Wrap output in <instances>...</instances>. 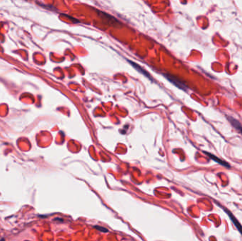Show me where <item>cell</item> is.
<instances>
[{"instance_id":"52a82bcc","label":"cell","mask_w":242,"mask_h":241,"mask_svg":"<svg viewBox=\"0 0 242 241\" xmlns=\"http://www.w3.org/2000/svg\"><path fill=\"white\" fill-rule=\"evenodd\" d=\"M0 241H5V240H4V238H1V240H0Z\"/></svg>"},{"instance_id":"6da1fadb","label":"cell","mask_w":242,"mask_h":241,"mask_svg":"<svg viewBox=\"0 0 242 241\" xmlns=\"http://www.w3.org/2000/svg\"><path fill=\"white\" fill-rule=\"evenodd\" d=\"M225 209V212H226V213H227V214H228V216H229V218H230L231 220L232 221V222L234 223V226H235L236 227V228H237V230L239 231V233H241V234L242 235V226L241 225V224H240V223L239 222V221H238L237 219H236L235 218V217L234 216V215H233L232 213H231L230 211H229V210H227V209Z\"/></svg>"},{"instance_id":"277c9868","label":"cell","mask_w":242,"mask_h":241,"mask_svg":"<svg viewBox=\"0 0 242 241\" xmlns=\"http://www.w3.org/2000/svg\"><path fill=\"white\" fill-rule=\"evenodd\" d=\"M205 153H206V154H207V156H210V157L212 159V160H214V161H216V162L218 163V164H221L222 166H225V167H227V168H229V165L228 164H227V163L225 162V161L221 160V159H219V158H217V156H214L213 154H211V153H207V152H205Z\"/></svg>"},{"instance_id":"3957f363","label":"cell","mask_w":242,"mask_h":241,"mask_svg":"<svg viewBox=\"0 0 242 241\" xmlns=\"http://www.w3.org/2000/svg\"><path fill=\"white\" fill-rule=\"evenodd\" d=\"M166 77H167V78H168V79H169V81H172V83H174V84H175L176 86H177L178 87V88H181V89L185 90V88H186V87H185V85L183 84H182L181 81H178L177 79H175V78H174L173 77H172V76H169V75H167Z\"/></svg>"},{"instance_id":"5b68a950","label":"cell","mask_w":242,"mask_h":241,"mask_svg":"<svg viewBox=\"0 0 242 241\" xmlns=\"http://www.w3.org/2000/svg\"><path fill=\"white\" fill-rule=\"evenodd\" d=\"M130 64L132 65V66L134 67V68L136 69L137 70V71H139L140 72H141L142 74H143L144 75H145L146 76V77H149V78H151V77H150V74H149V73H147V72L145 71V69H143L140 66V65H138V64H136V63H134V62H131V61H130Z\"/></svg>"},{"instance_id":"8992f818","label":"cell","mask_w":242,"mask_h":241,"mask_svg":"<svg viewBox=\"0 0 242 241\" xmlns=\"http://www.w3.org/2000/svg\"><path fill=\"white\" fill-rule=\"evenodd\" d=\"M98 228V230H99V231H103V232H107L108 231L107 230H105V228H102V227H100V226H97V227H96Z\"/></svg>"},{"instance_id":"7a4b0ae2","label":"cell","mask_w":242,"mask_h":241,"mask_svg":"<svg viewBox=\"0 0 242 241\" xmlns=\"http://www.w3.org/2000/svg\"><path fill=\"white\" fill-rule=\"evenodd\" d=\"M227 117L228 118L229 122L231 123V124L234 127V128L236 129L237 131H239L240 133L242 134V126L241 125L239 122L238 120H236V119H234V117H229V116H227Z\"/></svg>"}]
</instances>
